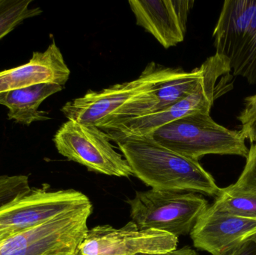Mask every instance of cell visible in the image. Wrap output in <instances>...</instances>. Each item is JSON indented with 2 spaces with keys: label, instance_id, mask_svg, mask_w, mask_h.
<instances>
[{
  "label": "cell",
  "instance_id": "obj_7",
  "mask_svg": "<svg viewBox=\"0 0 256 255\" xmlns=\"http://www.w3.org/2000/svg\"><path fill=\"white\" fill-rule=\"evenodd\" d=\"M52 140L61 155L88 170L120 178L132 175L127 160L111 144L110 135L96 126L68 120Z\"/></svg>",
  "mask_w": 256,
  "mask_h": 255
},
{
  "label": "cell",
  "instance_id": "obj_1",
  "mask_svg": "<svg viewBox=\"0 0 256 255\" xmlns=\"http://www.w3.org/2000/svg\"><path fill=\"white\" fill-rule=\"evenodd\" d=\"M127 160L132 175L153 190L192 192L216 197L221 188L197 160L180 155L149 135L110 137Z\"/></svg>",
  "mask_w": 256,
  "mask_h": 255
},
{
  "label": "cell",
  "instance_id": "obj_15",
  "mask_svg": "<svg viewBox=\"0 0 256 255\" xmlns=\"http://www.w3.org/2000/svg\"><path fill=\"white\" fill-rule=\"evenodd\" d=\"M212 206L232 215L256 219V191L242 190L232 184L221 189Z\"/></svg>",
  "mask_w": 256,
  "mask_h": 255
},
{
  "label": "cell",
  "instance_id": "obj_22",
  "mask_svg": "<svg viewBox=\"0 0 256 255\" xmlns=\"http://www.w3.org/2000/svg\"><path fill=\"white\" fill-rule=\"evenodd\" d=\"M8 238H9L8 235H6V234L0 233V243L4 241V240L7 239Z\"/></svg>",
  "mask_w": 256,
  "mask_h": 255
},
{
  "label": "cell",
  "instance_id": "obj_8",
  "mask_svg": "<svg viewBox=\"0 0 256 255\" xmlns=\"http://www.w3.org/2000/svg\"><path fill=\"white\" fill-rule=\"evenodd\" d=\"M177 70L149 63L137 79L116 84L102 91L90 90L82 97L67 102L62 108V112L68 120L98 127L128 101L150 91Z\"/></svg>",
  "mask_w": 256,
  "mask_h": 255
},
{
  "label": "cell",
  "instance_id": "obj_9",
  "mask_svg": "<svg viewBox=\"0 0 256 255\" xmlns=\"http://www.w3.org/2000/svg\"><path fill=\"white\" fill-rule=\"evenodd\" d=\"M88 204V198L76 190L32 188L0 208V233L14 235Z\"/></svg>",
  "mask_w": 256,
  "mask_h": 255
},
{
  "label": "cell",
  "instance_id": "obj_5",
  "mask_svg": "<svg viewBox=\"0 0 256 255\" xmlns=\"http://www.w3.org/2000/svg\"><path fill=\"white\" fill-rule=\"evenodd\" d=\"M215 55L228 64L233 76L256 84V0L224 1L214 31Z\"/></svg>",
  "mask_w": 256,
  "mask_h": 255
},
{
  "label": "cell",
  "instance_id": "obj_10",
  "mask_svg": "<svg viewBox=\"0 0 256 255\" xmlns=\"http://www.w3.org/2000/svg\"><path fill=\"white\" fill-rule=\"evenodd\" d=\"M177 237L149 229L141 230L132 221L121 229L109 225L90 229L80 247L81 255L160 254L177 249Z\"/></svg>",
  "mask_w": 256,
  "mask_h": 255
},
{
  "label": "cell",
  "instance_id": "obj_16",
  "mask_svg": "<svg viewBox=\"0 0 256 255\" xmlns=\"http://www.w3.org/2000/svg\"><path fill=\"white\" fill-rule=\"evenodd\" d=\"M32 0H0V40L26 19L38 16L40 7H30Z\"/></svg>",
  "mask_w": 256,
  "mask_h": 255
},
{
  "label": "cell",
  "instance_id": "obj_3",
  "mask_svg": "<svg viewBox=\"0 0 256 255\" xmlns=\"http://www.w3.org/2000/svg\"><path fill=\"white\" fill-rule=\"evenodd\" d=\"M201 67V79L186 97L162 110L130 120L104 131L110 137L146 136L161 126L186 115L210 114L215 100L232 88V76L228 64L216 55L208 58Z\"/></svg>",
  "mask_w": 256,
  "mask_h": 255
},
{
  "label": "cell",
  "instance_id": "obj_4",
  "mask_svg": "<svg viewBox=\"0 0 256 255\" xmlns=\"http://www.w3.org/2000/svg\"><path fill=\"white\" fill-rule=\"evenodd\" d=\"M132 221L141 230L166 232L178 238L190 234L208 202L192 192L152 190L129 199Z\"/></svg>",
  "mask_w": 256,
  "mask_h": 255
},
{
  "label": "cell",
  "instance_id": "obj_2",
  "mask_svg": "<svg viewBox=\"0 0 256 255\" xmlns=\"http://www.w3.org/2000/svg\"><path fill=\"white\" fill-rule=\"evenodd\" d=\"M149 136L162 146L197 161L208 154L246 158L249 153L242 132L220 125L210 114L186 115L161 126Z\"/></svg>",
  "mask_w": 256,
  "mask_h": 255
},
{
  "label": "cell",
  "instance_id": "obj_17",
  "mask_svg": "<svg viewBox=\"0 0 256 255\" xmlns=\"http://www.w3.org/2000/svg\"><path fill=\"white\" fill-rule=\"evenodd\" d=\"M26 175H0V208L31 190Z\"/></svg>",
  "mask_w": 256,
  "mask_h": 255
},
{
  "label": "cell",
  "instance_id": "obj_14",
  "mask_svg": "<svg viewBox=\"0 0 256 255\" xmlns=\"http://www.w3.org/2000/svg\"><path fill=\"white\" fill-rule=\"evenodd\" d=\"M64 86L42 83L0 94V105L8 109V118L18 124L28 126L36 121L50 119L39 106L48 97L62 91Z\"/></svg>",
  "mask_w": 256,
  "mask_h": 255
},
{
  "label": "cell",
  "instance_id": "obj_6",
  "mask_svg": "<svg viewBox=\"0 0 256 255\" xmlns=\"http://www.w3.org/2000/svg\"><path fill=\"white\" fill-rule=\"evenodd\" d=\"M92 204L15 234L0 243V255H81Z\"/></svg>",
  "mask_w": 256,
  "mask_h": 255
},
{
  "label": "cell",
  "instance_id": "obj_12",
  "mask_svg": "<svg viewBox=\"0 0 256 255\" xmlns=\"http://www.w3.org/2000/svg\"><path fill=\"white\" fill-rule=\"evenodd\" d=\"M136 24L166 49L184 41L192 0H130Z\"/></svg>",
  "mask_w": 256,
  "mask_h": 255
},
{
  "label": "cell",
  "instance_id": "obj_18",
  "mask_svg": "<svg viewBox=\"0 0 256 255\" xmlns=\"http://www.w3.org/2000/svg\"><path fill=\"white\" fill-rule=\"evenodd\" d=\"M245 106L239 115L242 132L245 139L256 142V94L246 97Z\"/></svg>",
  "mask_w": 256,
  "mask_h": 255
},
{
  "label": "cell",
  "instance_id": "obj_11",
  "mask_svg": "<svg viewBox=\"0 0 256 255\" xmlns=\"http://www.w3.org/2000/svg\"><path fill=\"white\" fill-rule=\"evenodd\" d=\"M194 246L212 255H224L256 235V219L232 215L208 206L191 231Z\"/></svg>",
  "mask_w": 256,
  "mask_h": 255
},
{
  "label": "cell",
  "instance_id": "obj_21",
  "mask_svg": "<svg viewBox=\"0 0 256 255\" xmlns=\"http://www.w3.org/2000/svg\"><path fill=\"white\" fill-rule=\"evenodd\" d=\"M136 255H198L195 250L189 247H183L180 250H174L173 251L160 254H137Z\"/></svg>",
  "mask_w": 256,
  "mask_h": 255
},
{
  "label": "cell",
  "instance_id": "obj_20",
  "mask_svg": "<svg viewBox=\"0 0 256 255\" xmlns=\"http://www.w3.org/2000/svg\"><path fill=\"white\" fill-rule=\"evenodd\" d=\"M224 255H256V235Z\"/></svg>",
  "mask_w": 256,
  "mask_h": 255
},
{
  "label": "cell",
  "instance_id": "obj_19",
  "mask_svg": "<svg viewBox=\"0 0 256 255\" xmlns=\"http://www.w3.org/2000/svg\"><path fill=\"white\" fill-rule=\"evenodd\" d=\"M234 186L242 190L256 191V144L249 150L244 169Z\"/></svg>",
  "mask_w": 256,
  "mask_h": 255
},
{
  "label": "cell",
  "instance_id": "obj_13",
  "mask_svg": "<svg viewBox=\"0 0 256 255\" xmlns=\"http://www.w3.org/2000/svg\"><path fill=\"white\" fill-rule=\"evenodd\" d=\"M70 74V69L54 40L44 52H33L26 64L0 71V94L42 83L64 86Z\"/></svg>",
  "mask_w": 256,
  "mask_h": 255
}]
</instances>
